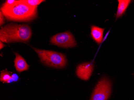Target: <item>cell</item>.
<instances>
[{
	"instance_id": "15",
	"label": "cell",
	"mask_w": 134,
	"mask_h": 100,
	"mask_svg": "<svg viewBox=\"0 0 134 100\" xmlns=\"http://www.w3.org/2000/svg\"><path fill=\"white\" fill-rule=\"evenodd\" d=\"M4 46L5 45L3 43L2 41H0V49H2Z\"/></svg>"
},
{
	"instance_id": "2",
	"label": "cell",
	"mask_w": 134,
	"mask_h": 100,
	"mask_svg": "<svg viewBox=\"0 0 134 100\" xmlns=\"http://www.w3.org/2000/svg\"><path fill=\"white\" fill-rule=\"evenodd\" d=\"M32 35L31 28L27 25L10 23L1 28L0 40L3 43L27 42Z\"/></svg>"
},
{
	"instance_id": "13",
	"label": "cell",
	"mask_w": 134,
	"mask_h": 100,
	"mask_svg": "<svg viewBox=\"0 0 134 100\" xmlns=\"http://www.w3.org/2000/svg\"><path fill=\"white\" fill-rule=\"evenodd\" d=\"M4 16V15L2 13V12L1 11H0V25H1V26L4 24V22H5Z\"/></svg>"
},
{
	"instance_id": "10",
	"label": "cell",
	"mask_w": 134,
	"mask_h": 100,
	"mask_svg": "<svg viewBox=\"0 0 134 100\" xmlns=\"http://www.w3.org/2000/svg\"><path fill=\"white\" fill-rule=\"evenodd\" d=\"M11 77L10 73L7 70H5L1 71L0 75V80L3 82L7 83Z\"/></svg>"
},
{
	"instance_id": "6",
	"label": "cell",
	"mask_w": 134,
	"mask_h": 100,
	"mask_svg": "<svg viewBox=\"0 0 134 100\" xmlns=\"http://www.w3.org/2000/svg\"><path fill=\"white\" fill-rule=\"evenodd\" d=\"M94 67L92 62L80 64L77 67L76 74L78 78L82 80H88L93 73Z\"/></svg>"
},
{
	"instance_id": "9",
	"label": "cell",
	"mask_w": 134,
	"mask_h": 100,
	"mask_svg": "<svg viewBox=\"0 0 134 100\" xmlns=\"http://www.w3.org/2000/svg\"><path fill=\"white\" fill-rule=\"evenodd\" d=\"M118 1L119 6L116 15L117 19L119 18L125 13L127 7L131 2L130 0H119Z\"/></svg>"
},
{
	"instance_id": "7",
	"label": "cell",
	"mask_w": 134,
	"mask_h": 100,
	"mask_svg": "<svg viewBox=\"0 0 134 100\" xmlns=\"http://www.w3.org/2000/svg\"><path fill=\"white\" fill-rule=\"evenodd\" d=\"M15 58L14 61L15 67L16 69L19 73L28 70L29 65L27 64L25 60L17 52H15Z\"/></svg>"
},
{
	"instance_id": "14",
	"label": "cell",
	"mask_w": 134,
	"mask_h": 100,
	"mask_svg": "<svg viewBox=\"0 0 134 100\" xmlns=\"http://www.w3.org/2000/svg\"><path fill=\"white\" fill-rule=\"evenodd\" d=\"M11 77L13 79L14 82H17L19 80V77L16 74L14 73L12 74L11 75Z\"/></svg>"
},
{
	"instance_id": "4",
	"label": "cell",
	"mask_w": 134,
	"mask_h": 100,
	"mask_svg": "<svg viewBox=\"0 0 134 100\" xmlns=\"http://www.w3.org/2000/svg\"><path fill=\"white\" fill-rule=\"evenodd\" d=\"M112 90L111 80L107 77H103L96 85L90 100H108Z\"/></svg>"
},
{
	"instance_id": "8",
	"label": "cell",
	"mask_w": 134,
	"mask_h": 100,
	"mask_svg": "<svg viewBox=\"0 0 134 100\" xmlns=\"http://www.w3.org/2000/svg\"><path fill=\"white\" fill-rule=\"evenodd\" d=\"M91 34L95 42L100 45L103 41V33L104 28L92 25L91 27Z\"/></svg>"
},
{
	"instance_id": "16",
	"label": "cell",
	"mask_w": 134,
	"mask_h": 100,
	"mask_svg": "<svg viewBox=\"0 0 134 100\" xmlns=\"http://www.w3.org/2000/svg\"><path fill=\"white\" fill-rule=\"evenodd\" d=\"M13 82H14V81H13V79H12V77H10V79H9L7 81V83H10Z\"/></svg>"
},
{
	"instance_id": "3",
	"label": "cell",
	"mask_w": 134,
	"mask_h": 100,
	"mask_svg": "<svg viewBox=\"0 0 134 100\" xmlns=\"http://www.w3.org/2000/svg\"><path fill=\"white\" fill-rule=\"evenodd\" d=\"M32 48L37 53L41 61L43 64L57 68H64L66 66L67 60L64 54L53 51Z\"/></svg>"
},
{
	"instance_id": "11",
	"label": "cell",
	"mask_w": 134,
	"mask_h": 100,
	"mask_svg": "<svg viewBox=\"0 0 134 100\" xmlns=\"http://www.w3.org/2000/svg\"><path fill=\"white\" fill-rule=\"evenodd\" d=\"M22 1L31 7H37L40 4L45 1L43 0H22Z\"/></svg>"
},
{
	"instance_id": "12",
	"label": "cell",
	"mask_w": 134,
	"mask_h": 100,
	"mask_svg": "<svg viewBox=\"0 0 134 100\" xmlns=\"http://www.w3.org/2000/svg\"><path fill=\"white\" fill-rule=\"evenodd\" d=\"M16 1L15 0H7L5 1V3L2 5L3 6H9L13 5L15 3Z\"/></svg>"
},
{
	"instance_id": "5",
	"label": "cell",
	"mask_w": 134,
	"mask_h": 100,
	"mask_svg": "<svg viewBox=\"0 0 134 100\" xmlns=\"http://www.w3.org/2000/svg\"><path fill=\"white\" fill-rule=\"evenodd\" d=\"M50 42L53 45L63 48H71L77 46L74 37L69 31L57 34L53 36Z\"/></svg>"
},
{
	"instance_id": "1",
	"label": "cell",
	"mask_w": 134,
	"mask_h": 100,
	"mask_svg": "<svg viewBox=\"0 0 134 100\" xmlns=\"http://www.w3.org/2000/svg\"><path fill=\"white\" fill-rule=\"evenodd\" d=\"M1 11L7 20L14 21H30L37 16V7L29 6L22 0L11 6H2Z\"/></svg>"
}]
</instances>
